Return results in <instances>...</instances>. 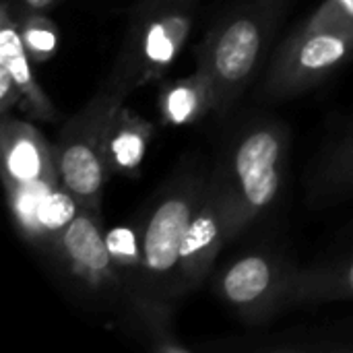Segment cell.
<instances>
[{
  "label": "cell",
  "mask_w": 353,
  "mask_h": 353,
  "mask_svg": "<svg viewBox=\"0 0 353 353\" xmlns=\"http://www.w3.org/2000/svg\"><path fill=\"white\" fill-rule=\"evenodd\" d=\"M217 89L213 79L201 66L182 79L170 81L159 89L157 110L159 118L168 126H188L203 120L209 112H215Z\"/></svg>",
  "instance_id": "13"
},
{
  "label": "cell",
  "mask_w": 353,
  "mask_h": 353,
  "mask_svg": "<svg viewBox=\"0 0 353 353\" xmlns=\"http://www.w3.org/2000/svg\"><path fill=\"white\" fill-rule=\"evenodd\" d=\"M151 139L153 124L122 103L114 114L105 134L103 157L108 174L137 178L141 174V165L151 145Z\"/></svg>",
  "instance_id": "12"
},
{
  "label": "cell",
  "mask_w": 353,
  "mask_h": 353,
  "mask_svg": "<svg viewBox=\"0 0 353 353\" xmlns=\"http://www.w3.org/2000/svg\"><path fill=\"white\" fill-rule=\"evenodd\" d=\"M128 93L105 81L95 95L66 120L54 145L62 186L79 207L101 213L103 186L110 178L103 157L108 126Z\"/></svg>",
  "instance_id": "3"
},
{
  "label": "cell",
  "mask_w": 353,
  "mask_h": 353,
  "mask_svg": "<svg viewBox=\"0 0 353 353\" xmlns=\"http://www.w3.org/2000/svg\"><path fill=\"white\" fill-rule=\"evenodd\" d=\"M310 27H347L353 29V0H323L304 21Z\"/></svg>",
  "instance_id": "19"
},
{
  "label": "cell",
  "mask_w": 353,
  "mask_h": 353,
  "mask_svg": "<svg viewBox=\"0 0 353 353\" xmlns=\"http://www.w3.org/2000/svg\"><path fill=\"white\" fill-rule=\"evenodd\" d=\"M12 14L14 17H21V14H27V12H48L50 8L56 6L58 0H6Z\"/></svg>",
  "instance_id": "21"
},
{
  "label": "cell",
  "mask_w": 353,
  "mask_h": 353,
  "mask_svg": "<svg viewBox=\"0 0 353 353\" xmlns=\"http://www.w3.org/2000/svg\"><path fill=\"white\" fill-rule=\"evenodd\" d=\"M12 108H21V93L12 74L0 66V114L8 116Z\"/></svg>",
  "instance_id": "20"
},
{
  "label": "cell",
  "mask_w": 353,
  "mask_h": 353,
  "mask_svg": "<svg viewBox=\"0 0 353 353\" xmlns=\"http://www.w3.org/2000/svg\"><path fill=\"white\" fill-rule=\"evenodd\" d=\"M105 238H108V248L126 281V290L145 285L141 232L132 228H116L112 232H105Z\"/></svg>",
  "instance_id": "17"
},
{
  "label": "cell",
  "mask_w": 353,
  "mask_h": 353,
  "mask_svg": "<svg viewBox=\"0 0 353 353\" xmlns=\"http://www.w3.org/2000/svg\"><path fill=\"white\" fill-rule=\"evenodd\" d=\"M14 19L31 60L48 62L50 58H54L60 43V35L56 23L48 17V12H27Z\"/></svg>",
  "instance_id": "18"
},
{
  "label": "cell",
  "mask_w": 353,
  "mask_h": 353,
  "mask_svg": "<svg viewBox=\"0 0 353 353\" xmlns=\"http://www.w3.org/2000/svg\"><path fill=\"white\" fill-rule=\"evenodd\" d=\"M190 0H139L130 12V17H139V14H147L151 10H159V8H168V6H178V4H188Z\"/></svg>",
  "instance_id": "22"
},
{
  "label": "cell",
  "mask_w": 353,
  "mask_h": 353,
  "mask_svg": "<svg viewBox=\"0 0 353 353\" xmlns=\"http://www.w3.org/2000/svg\"><path fill=\"white\" fill-rule=\"evenodd\" d=\"M296 269L269 252H248L225 265L215 290L219 298L246 323L269 321L290 306V290Z\"/></svg>",
  "instance_id": "7"
},
{
  "label": "cell",
  "mask_w": 353,
  "mask_h": 353,
  "mask_svg": "<svg viewBox=\"0 0 353 353\" xmlns=\"http://www.w3.org/2000/svg\"><path fill=\"white\" fill-rule=\"evenodd\" d=\"M353 300V254L350 261L323 269H296L290 304H325Z\"/></svg>",
  "instance_id": "15"
},
{
  "label": "cell",
  "mask_w": 353,
  "mask_h": 353,
  "mask_svg": "<svg viewBox=\"0 0 353 353\" xmlns=\"http://www.w3.org/2000/svg\"><path fill=\"white\" fill-rule=\"evenodd\" d=\"M190 29V2L130 17L124 46L108 81L132 93L161 79L184 50Z\"/></svg>",
  "instance_id": "5"
},
{
  "label": "cell",
  "mask_w": 353,
  "mask_h": 353,
  "mask_svg": "<svg viewBox=\"0 0 353 353\" xmlns=\"http://www.w3.org/2000/svg\"><path fill=\"white\" fill-rule=\"evenodd\" d=\"M64 275L97 298L126 294V281L108 248L101 213L81 207L52 250Z\"/></svg>",
  "instance_id": "8"
},
{
  "label": "cell",
  "mask_w": 353,
  "mask_h": 353,
  "mask_svg": "<svg viewBox=\"0 0 353 353\" xmlns=\"http://www.w3.org/2000/svg\"><path fill=\"white\" fill-rule=\"evenodd\" d=\"M0 153L4 188H17L39 182H60L54 147L43 134L25 120L2 116Z\"/></svg>",
  "instance_id": "10"
},
{
  "label": "cell",
  "mask_w": 353,
  "mask_h": 353,
  "mask_svg": "<svg viewBox=\"0 0 353 353\" xmlns=\"http://www.w3.org/2000/svg\"><path fill=\"white\" fill-rule=\"evenodd\" d=\"M288 0H236L209 29L196 62L215 83V114H230L265 64Z\"/></svg>",
  "instance_id": "1"
},
{
  "label": "cell",
  "mask_w": 353,
  "mask_h": 353,
  "mask_svg": "<svg viewBox=\"0 0 353 353\" xmlns=\"http://www.w3.org/2000/svg\"><path fill=\"white\" fill-rule=\"evenodd\" d=\"M321 196H337L353 190V130L325 157L314 186Z\"/></svg>",
  "instance_id": "16"
},
{
  "label": "cell",
  "mask_w": 353,
  "mask_h": 353,
  "mask_svg": "<svg viewBox=\"0 0 353 353\" xmlns=\"http://www.w3.org/2000/svg\"><path fill=\"white\" fill-rule=\"evenodd\" d=\"M353 58V29L300 25L277 50L263 85L269 97H294Z\"/></svg>",
  "instance_id": "6"
},
{
  "label": "cell",
  "mask_w": 353,
  "mask_h": 353,
  "mask_svg": "<svg viewBox=\"0 0 353 353\" xmlns=\"http://www.w3.org/2000/svg\"><path fill=\"white\" fill-rule=\"evenodd\" d=\"M285 155L288 132L275 120H254L232 139L223 161L215 170L230 203L232 240L252 225L277 199Z\"/></svg>",
  "instance_id": "2"
},
{
  "label": "cell",
  "mask_w": 353,
  "mask_h": 353,
  "mask_svg": "<svg viewBox=\"0 0 353 353\" xmlns=\"http://www.w3.org/2000/svg\"><path fill=\"white\" fill-rule=\"evenodd\" d=\"M0 66L12 74L21 93V110L29 118L39 122L56 120V108L35 77L33 60L25 50L17 19L6 0L0 2Z\"/></svg>",
  "instance_id": "11"
},
{
  "label": "cell",
  "mask_w": 353,
  "mask_h": 353,
  "mask_svg": "<svg viewBox=\"0 0 353 353\" xmlns=\"http://www.w3.org/2000/svg\"><path fill=\"white\" fill-rule=\"evenodd\" d=\"M232 242L230 203L217 172L209 176L203 201L188 223L180 246V288H196L211 271L221 248Z\"/></svg>",
  "instance_id": "9"
},
{
  "label": "cell",
  "mask_w": 353,
  "mask_h": 353,
  "mask_svg": "<svg viewBox=\"0 0 353 353\" xmlns=\"http://www.w3.org/2000/svg\"><path fill=\"white\" fill-rule=\"evenodd\" d=\"M209 176L203 172H184L176 176L165 190H161L147 219L139 228L145 288L165 298L182 294L180 246L188 223L203 201Z\"/></svg>",
  "instance_id": "4"
},
{
  "label": "cell",
  "mask_w": 353,
  "mask_h": 353,
  "mask_svg": "<svg viewBox=\"0 0 353 353\" xmlns=\"http://www.w3.org/2000/svg\"><path fill=\"white\" fill-rule=\"evenodd\" d=\"M128 316L139 327L143 337H147L149 347L155 352H190L174 329L172 308L165 296L145 288H128Z\"/></svg>",
  "instance_id": "14"
}]
</instances>
